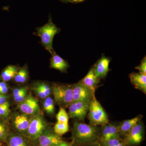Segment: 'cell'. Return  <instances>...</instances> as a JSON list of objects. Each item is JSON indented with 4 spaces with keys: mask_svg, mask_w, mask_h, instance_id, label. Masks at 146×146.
I'll use <instances>...</instances> for the list:
<instances>
[{
    "mask_svg": "<svg viewBox=\"0 0 146 146\" xmlns=\"http://www.w3.org/2000/svg\"><path fill=\"white\" fill-rule=\"evenodd\" d=\"M77 146H102L98 142H96L92 144H86V145H81Z\"/></svg>",
    "mask_w": 146,
    "mask_h": 146,
    "instance_id": "cell-33",
    "label": "cell"
},
{
    "mask_svg": "<svg viewBox=\"0 0 146 146\" xmlns=\"http://www.w3.org/2000/svg\"><path fill=\"white\" fill-rule=\"evenodd\" d=\"M102 146H126L123 138H117L98 141Z\"/></svg>",
    "mask_w": 146,
    "mask_h": 146,
    "instance_id": "cell-25",
    "label": "cell"
},
{
    "mask_svg": "<svg viewBox=\"0 0 146 146\" xmlns=\"http://www.w3.org/2000/svg\"><path fill=\"white\" fill-rule=\"evenodd\" d=\"M11 132L9 127L4 122L0 121V141L5 142Z\"/></svg>",
    "mask_w": 146,
    "mask_h": 146,
    "instance_id": "cell-26",
    "label": "cell"
},
{
    "mask_svg": "<svg viewBox=\"0 0 146 146\" xmlns=\"http://www.w3.org/2000/svg\"><path fill=\"white\" fill-rule=\"evenodd\" d=\"M100 128L99 126L75 121L72 129L71 141L76 146L98 142Z\"/></svg>",
    "mask_w": 146,
    "mask_h": 146,
    "instance_id": "cell-1",
    "label": "cell"
},
{
    "mask_svg": "<svg viewBox=\"0 0 146 146\" xmlns=\"http://www.w3.org/2000/svg\"><path fill=\"white\" fill-rule=\"evenodd\" d=\"M29 78V72L25 67H23L18 70L14 76V80L17 83H25Z\"/></svg>",
    "mask_w": 146,
    "mask_h": 146,
    "instance_id": "cell-22",
    "label": "cell"
},
{
    "mask_svg": "<svg viewBox=\"0 0 146 146\" xmlns=\"http://www.w3.org/2000/svg\"><path fill=\"white\" fill-rule=\"evenodd\" d=\"M66 2H76L75 0H63Z\"/></svg>",
    "mask_w": 146,
    "mask_h": 146,
    "instance_id": "cell-34",
    "label": "cell"
},
{
    "mask_svg": "<svg viewBox=\"0 0 146 146\" xmlns=\"http://www.w3.org/2000/svg\"><path fill=\"white\" fill-rule=\"evenodd\" d=\"M91 102L83 101L72 102L68 107L69 117L75 119L78 121H84L89 112Z\"/></svg>",
    "mask_w": 146,
    "mask_h": 146,
    "instance_id": "cell-8",
    "label": "cell"
},
{
    "mask_svg": "<svg viewBox=\"0 0 146 146\" xmlns=\"http://www.w3.org/2000/svg\"><path fill=\"white\" fill-rule=\"evenodd\" d=\"M59 31V29L51 20L37 29V34L41 38L42 45L51 54L54 52L52 46L54 37Z\"/></svg>",
    "mask_w": 146,
    "mask_h": 146,
    "instance_id": "cell-3",
    "label": "cell"
},
{
    "mask_svg": "<svg viewBox=\"0 0 146 146\" xmlns=\"http://www.w3.org/2000/svg\"><path fill=\"white\" fill-rule=\"evenodd\" d=\"M29 95V87L27 86L18 87L13 89V99L18 104L23 101Z\"/></svg>",
    "mask_w": 146,
    "mask_h": 146,
    "instance_id": "cell-20",
    "label": "cell"
},
{
    "mask_svg": "<svg viewBox=\"0 0 146 146\" xmlns=\"http://www.w3.org/2000/svg\"><path fill=\"white\" fill-rule=\"evenodd\" d=\"M100 126L98 141L120 137L119 123L108 122Z\"/></svg>",
    "mask_w": 146,
    "mask_h": 146,
    "instance_id": "cell-12",
    "label": "cell"
},
{
    "mask_svg": "<svg viewBox=\"0 0 146 146\" xmlns=\"http://www.w3.org/2000/svg\"><path fill=\"white\" fill-rule=\"evenodd\" d=\"M100 80L96 75L93 67L90 69L86 76L80 82L87 88L96 92Z\"/></svg>",
    "mask_w": 146,
    "mask_h": 146,
    "instance_id": "cell-18",
    "label": "cell"
},
{
    "mask_svg": "<svg viewBox=\"0 0 146 146\" xmlns=\"http://www.w3.org/2000/svg\"><path fill=\"white\" fill-rule=\"evenodd\" d=\"M51 87L55 102L60 107H69L73 102L72 85L54 83Z\"/></svg>",
    "mask_w": 146,
    "mask_h": 146,
    "instance_id": "cell-2",
    "label": "cell"
},
{
    "mask_svg": "<svg viewBox=\"0 0 146 146\" xmlns=\"http://www.w3.org/2000/svg\"><path fill=\"white\" fill-rule=\"evenodd\" d=\"M88 118L90 124L96 126H102L109 122L107 113L94 96L89 106Z\"/></svg>",
    "mask_w": 146,
    "mask_h": 146,
    "instance_id": "cell-4",
    "label": "cell"
},
{
    "mask_svg": "<svg viewBox=\"0 0 146 146\" xmlns=\"http://www.w3.org/2000/svg\"><path fill=\"white\" fill-rule=\"evenodd\" d=\"M73 102H91L95 96V91L87 88L80 82L72 85Z\"/></svg>",
    "mask_w": 146,
    "mask_h": 146,
    "instance_id": "cell-9",
    "label": "cell"
},
{
    "mask_svg": "<svg viewBox=\"0 0 146 146\" xmlns=\"http://www.w3.org/2000/svg\"><path fill=\"white\" fill-rule=\"evenodd\" d=\"M53 129L55 133L61 137L70 131L69 124L57 122L54 127Z\"/></svg>",
    "mask_w": 146,
    "mask_h": 146,
    "instance_id": "cell-24",
    "label": "cell"
},
{
    "mask_svg": "<svg viewBox=\"0 0 146 146\" xmlns=\"http://www.w3.org/2000/svg\"><path fill=\"white\" fill-rule=\"evenodd\" d=\"M63 140L55 133L53 128L48 125L32 144V146H55Z\"/></svg>",
    "mask_w": 146,
    "mask_h": 146,
    "instance_id": "cell-7",
    "label": "cell"
},
{
    "mask_svg": "<svg viewBox=\"0 0 146 146\" xmlns=\"http://www.w3.org/2000/svg\"><path fill=\"white\" fill-rule=\"evenodd\" d=\"M110 60L108 58L102 56L94 66L96 75L99 79L104 78L109 72Z\"/></svg>",
    "mask_w": 146,
    "mask_h": 146,
    "instance_id": "cell-15",
    "label": "cell"
},
{
    "mask_svg": "<svg viewBox=\"0 0 146 146\" xmlns=\"http://www.w3.org/2000/svg\"><path fill=\"white\" fill-rule=\"evenodd\" d=\"M56 119L57 122H58L68 123L69 115L65 108L60 107L59 111L56 115Z\"/></svg>",
    "mask_w": 146,
    "mask_h": 146,
    "instance_id": "cell-27",
    "label": "cell"
},
{
    "mask_svg": "<svg viewBox=\"0 0 146 146\" xmlns=\"http://www.w3.org/2000/svg\"><path fill=\"white\" fill-rule=\"evenodd\" d=\"M9 87L5 82H0V94L6 95L8 92Z\"/></svg>",
    "mask_w": 146,
    "mask_h": 146,
    "instance_id": "cell-30",
    "label": "cell"
},
{
    "mask_svg": "<svg viewBox=\"0 0 146 146\" xmlns=\"http://www.w3.org/2000/svg\"><path fill=\"white\" fill-rule=\"evenodd\" d=\"M143 117L142 115H138L135 117L125 120L119 123V134L120 137L123 138L134 126L141 121Z\"/></svg>",
    "mask_w": 146,
    "mask_h": 146,
    "instance_id": "cell-16",
    "label": "cell"
},
{
    "mask_svg": "<svg viewBox=\"0 0 146 146\" xmlns=\"http://www.w3.org/2000/svg\"><path fill=\"white\" fill-rule=\"evenodd\" d=\"M135 68L139 70V73L146 74V57L144 58L141 61V64Z\"/></svg>",
    "mask_w": 146,
    "mask_h": 146,
    "instance_id": "cell-29",
    "label": "cell"
},
{
    "mask_svg": "<svg viewBox=\"0 0 146 146\" xmlns=\"http://www.w3.org/2000/svg\"><path fill=\"white\" fill-rule=\"evenodd\" d=\"M8 97L6 95L0 94V105L3 104L8 101Z\"/></svg>",
    "mask_w": 146,
    "mask_h": 146,
    "instance_id": "cell-32",
    "label": "cell"
},
{
    "mask_svg": "<svg viewBox=\"0 0 146 146\" xmlns=\"http://www.w3.org/2000/svg\"><path fill=\"white\" fill-rule=\"evenodd\" d=\"M130 81L135 88L146 94V74L132 73L129 75Z\"/></svg>",
    "mask_w": 146,
    "mask_h": 146,
    "instance_id": "cell-17",
    "label": "cell"
},
{
    "mask_svg": "<svg viewBox=\"0 0 146 146\" xmlns=\"http://www.w3.org/2000/svg\"><path fill=\"white\" fill-rule=\"evenodd\" d=\"M18 70V68L15 65H9L2 72L0 80L5 82L10 81L14 78Z\"/></svg>",
    "mask_w": 146,
    "mask_h": 146,
    "instance_id": "cell-21",
    "label": "cell"
},
{
    "mask_svg": "<svg viewBox=\"0 0 146 146\" xmlns=\"http://www.w3.org/2000/svg\"><path fill=\"white\" fill-rule=\"evenodd\" d=\"M48 125L41 112L31 116L27 132V138L32 143L39 137Z\"/></svg>",
    "mask_w": 146,
    "mask_h": 146,
    "instance_id": "cell-5",
    "label": "cell"
},
{
    "mask_svg": "<svg viewBox=\"0 0 146 146\" xmlns=\"http://www.w3.org/2000/svg\"><path fill=\"white\" fill-rule=\"evenodd\" d=\"M84 1V0H75L76 2H82L83 1Z\"/></svg>",
    "mask_w": 146,
    "mask_h": 146,
    "instance_id": "cell-35",
    "label": "cell"
},
{
    "mask_svg": "<svg viewBox=\"0 0 146 146\" xmlns=\"http://www.w3.org/2000/svg\"><path fill=\"white\" fill-rule=\"evenodd\" d=\"M50 59V67L61 72H65L69 67L68 63L54 52Z\"/></svg>",
    "mask_w": 146,
    "mask_h": 146,
    "instance_id": "cell-19",
    "label": "cell"
},
{
    "mask_svg": "<svg viewBox=\"0 0 146 146\" xmlns=\"http://www.w3.org/2000/svg\"><path fill=\"white\" fill-rule=\"evenodd\" d=\"M32 89L36 96L42 99L50 96L52 94L51 86L46 82H36L33 84Z\"/></svg>",
    "mask_w": 146,
    "mask_h": 146,
    "instance_id": "cell-14",
    "label": "cell"
},
{
    "mask_svg": "<svg viewBox=\"0 0 146 146\" xmlns=\"http://www.w3.org/2000/svg\"><path fill=\"white\" fill-rule=\"evenodd\" d=\"M73 145V143L72 141L68 142L63 140L55 146H72Z\"/></svg>",
    "mask_w": 146,
    "mask_h": 146,
    "instance_id": "cell-31",
    "label": "cell"
},
{
    "mask_svg": "<svg viewBox=\"0 0 146 146\" xmlns=\"http://www.w3.org/2000/svg\"><path fill=\"white\" fill-rule=\"evenodd\" d=\"M10 105L8 101L0 105V117L7 118L10 113Z\"/></svg>",
    "mask_w": 146,
    "mask_h": 146,
    "instance_id": "cell-28",
    "label": "cell"
},
{
    "mask_svg": "<svg viewBox=\"0 0 146 146\" xmlns=\"http://www.w3.org/2000/svg\"><path fill=\"white\" fill-rule=\"evenodd\" d=\"M43 106L47 114L51 116L54 115L55 113L54 102L51 97L48 96L44 99Z\"/></svg>",
    "mask_w": 146,
    "mask_h": 146,
    "instance_id": "cell-23",
    "label": "cell"
},
{
    "mask_svg": "<svg viewBox=\"0 0 146 146\" xmlns=\"http://www.w3.org/2000/svg\"><path fill=\"white\" fill-rule=\"evenodd\" d=\"M145 127L141 121L134 126L123 138L126 146H138L143 141Z\"/></svg>",
    "mask_w": 146,
    "mask_h": 146,
    "instance_id": "cell-6",
    "label": "cell"
},
{
    "mask_svg": "<svg viewBox=\"0 0 146 146\" xmlns=\"http://www.w3.org/2000/svg\"><path fill=\"white\" fill-rule=\"evenodd\" d=\"M31 116L26 114L16 113L13 115L12 124L16 132L27 137Z\"/></svg>",
    "mask_w": 146,
    "mask_h": 146,
    "instance_id": "cell-11",
    "label": "cell"
},
{
    "mask_svg": "<svg viewBox=\"0 0 146 146\" xmlns=\"http://www.w3.org/2000/svg\"><path fill=\"white\" fill-rule=\"evenodd\" d=\"M5 142L7 146H32L31 142L25 136L11 131Z\"/></svg>",
    "mask_w": 146,
    "mask_h": 146,
    "instance_id": "cell-13",
    "label": "cell"
},
{
    "mask_svg": "<svg viewBox=\"0 0 146 146\" xmlns=\"http://www.w3.org/2000/svg\"><path fill=\"white\" fill-rule=\"evenodd\" d=\"M17 107L22 113L31 117L40 113L38 100L30 94L23 101L18 104Z\"/></svg>",
    "mask_w": 146,
    "mask_h": 146,
    "instance_id": "cell-10",
    "label": "cell"
},
{
    "mask_svg": "<svg viewBox=\"0 0 146 146\" xmlns=\"http://www.w3.org/2000/svg\"><path fill=\"white\" fill-rule=\"evenodd\" d=\"M72 146H77L76 145H74V144H73Z\"/></svg>",
    "mask_w": 146,
    "mask_h": 146,
    "instance_id": "cell-36",
    "label": "cell"
}]
</instances>
